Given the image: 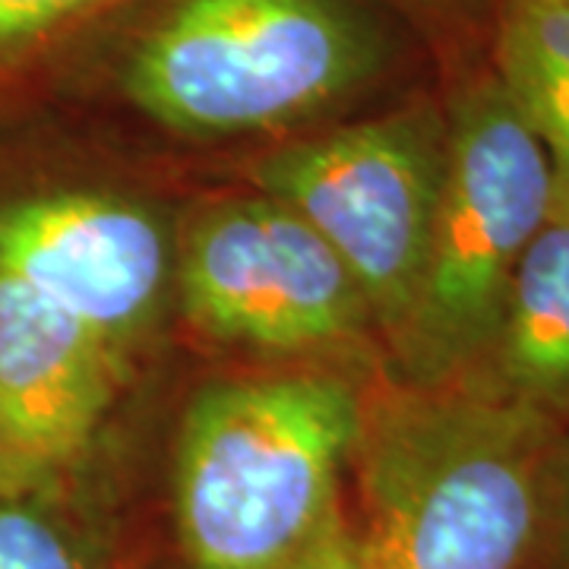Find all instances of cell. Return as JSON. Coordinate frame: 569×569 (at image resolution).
Returning <instances> with one entry per match:
<instances>
[{
    "label": "cell",
    "instance_id": "6",
    "mask_svg": "<svg viewBox=\"0 0 569 569\" xmlns=\"http://www.w3.org/2000/svg\"><path fill=\"white\" fill-rule=\"evenodd\" d=\"M178 284L187 320L219 342L295 355L377 332L346 263L266 193L212 206L190 224Z\"/></svg>",
    "mask_w": 569,
    "mask_h": 569
},
{
    "label": "cell",
    "instance_id": "2",
    "mask_svg": "<svg viewBox=\"0 0 569 569\" xmlns=\"http://www.w3.org/2000/svg\"><path fill=\"white\" fill-rule=\"evenodd\" d=\"M365 392L326 370L206 387L171 462L178 569H284L346 507Z\"/></svg>",
    "mask_w": 569,
    "mask_h": 569
},
{
    "label": "cell",
    "instance_id": "12",
    "mask_svg": "<svg viewBox=\"0 0 569 569\" xmlns=\"http://www.w3.org/2000/svg\"><path fill=\"white\" fill-rule=\"evenodd\" d=\"M102 0H0V48L29 41Z\"/></svg>",
    "mask_w": 569,
    "mask_h": 569
},
{
    "label": "cell",
    "instance_id": "7",
    "mask_svg": "<svg viewBox=\"0 0 569 569\" xmlns=\"http://www.w3.org/2000/svg\"><path fill=\"white\" fill-rule=\"evenodd\" d=\"M0 272L123 355L162 307L174 250L137 200L58 190L0 206Z\"/></svg>",
    "mask_w": 569,
    "mask_h": 569
},
{
    "label": "cell",
    "instance_id": "13",
    "mask_svg": "<svg viewBox=\"0 0 569 569\" xmlns=\"http://www.w3.org/2000/svg\"><path fill=\"white\" fill-rule=\"evenodd\" d=\"M284 569H361L351 509L342 507Z\"/></svg>",
    "mask_w": 569,
    "mask_h": 569
},
{
    "label": "cell",
    "instance_id": "3",
    "mask_svg": "<svg viewBox=\"0 0 569 569\" xmlns=\"http://www.w3.org/2000/svg\"><path fill=\"white\" fill-rule=\"evenodd\" d=\"M443 111L447 171L425 272L387 342L389 377L408 387L459 383L478 367L512 272L553 206L548 152L490 63L459 77Z\"/></svg>",
    "mask_w": 569,
    "mask_h": 569
},
{
    "label": "cell",
    "instance_id": "8",
    "mask_svg": "<svg viewBox=\"0 0 569 569\" xmlns=\"http://www.w3.org/2000/svg\"><path fill=\"white\" fill-rule=\"evenodd\" d=\"M121 380V355L0 272V490L63 500Z\"/></svg>",
    "mask_w": 569,
    "mask_h": 569
},
{
    "label": "cell",
    "instance_id": "9",
    "mask_svg": "<svg viewBox=\"0 0 569 569\" xmlns=\"http://www.w3.org/2000/svg\"><path fill=\"white\" fill-rule=\"evenodd\" d=\"M459 383L569 427V216H550L531 238L488 351Z\"/></svg>",
    "mask_w": 569,
    "mask_h": 569
},
{
    "label": "cell",
    "instance_id": "5",
    "mask_svg": "<svg viewBox=\"0 0 569 569\" xmlns=\"http://www.w3.org/2000/svg\"><path fill=\"white\" fill-rule=\"evenodd\" d=\"M447 171V111L433 99L396 108L253 164L260 193L295 209L346 263L373 329L389 342L425 272Z\"/></svg>",
    "mask_w": 569,
    "mask_h": 569
},
{
    "label": "cell",
    "instance_id": "4",
    "mask_svg": "<svg viewBox=\"0 0 569 569\" xmlns=\"http://www.w3.org/2000/svg\"><path fill=\"white\" fill-rule=\"evenodd\" d=\"M383 63L346 0H174L123 67L127 99L174 133L279 130L339 102Z\"/></svg>",
    "mask_w": 569,
    "mask_h": 569
},
{
    "label": "cell",
    "instance_id": "1",
    "mask_svg": "<svg viewBox=\"0 0 569 569\" xmlns=\"http://www.w3.org/2000/svg\"><path fill=\"white\" fill-rule=\"evenodd\" d=\"M563 427L468 383L365 392L351 452L361 569H541Z\"/></svg>",
    "mask_w": 569,
    "mask_h": 569
},
{
    "label": "cell",
    "instance_id": "11",
    "mask_svg": "<svg viewBox=\"0 0 569 569\" xmlns=\"http://www.w3.org/2000/svg\"><path fill=\"white\" fill-rule=\"evenodd\" d=\"M0 569H102L99 545L63 500L0 490Z\"/></svg>",
    "mask_w": 569,
    "mask_h": 569
},
{
    "label": "cell",
    "instance_id": "10",
    "mask_svg": "<svg viewBox=\"0 0 569 569\" xmlns=\"http://www.w3.org/2000/svg\"><path fill=\"white\" fill-rule=\"evenodd\" d=\"M490 70L548 152L550 216H569V0H493Z\"/></svg>",
    "mask_w": 569,
    "mask_h": 569
},
{
    "label": "cell",
    "instance_id": "14",
    "mask_svg": "<svg viewBox=\"0 0 569 569\" xmlns=\"http://www.w3.org/2000/svg\"><path fill=\"white\" fill-rule=\"evenodd\" d=\"M569 569V427H563L557 459H553V500H550V529L545 567Z\"/></svg>",
    "mask_w": 569,
    "mask_h": 569
}]
</instances>
